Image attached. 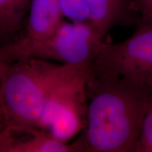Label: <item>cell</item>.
Returning <instances> with one entry per match:
<instances>
[{
  "label": "cell",
  "mask_w": 152,
  "mask_h": 152,
  "mask_svg": "<svg viewBox=\"0 0 152 152\" xmlns=\"http://www.w3.org/2000/svg\"><path fill=\"white\" fill-rule=\"evenodd\" d=\"M86 87V125L73 142L78 152H135L152 92L91 68Z\"/></svg>",
  "instance_id": "obj_1"
},
{
  "label": "cell",
  "mask_w": 152,
  "mask_h": 152,
  "mask_svg": "<svg viewBox=\"0 0 152 152\" xmlns=\"http://www.w3.org/2000/svg\"><path fill=\"white\" fill-rule=\"evenodd\" d=\"M61 65L34 58L9 61L0 89L7 125L39 127L47 92Z\"/></svg>",
  "instance_id": "obj_2"
},
{
  "label": "cell",
  "mask_w": 152,
  "mask_h": 152,
  "mask_svg": "<svg viewBox=\"0 0 152 152\" xmlns=\"http://www.w3.org/2000/svg\"><path fill=\"white\" fill-rule=\"evenodd\" d=\"M91 66L61 64L47 92L39 127L68 143L87 122V81Z\"/></svg>",
  "instance_id": "obj_3"
},
{
  "label": "cell",
  "mask_w": 152,
  "mask_h": 152,
  "mask_svg": "<svg viewBox=\"0 0 152 152\" xmlns=\"http://www.w3.org/2000/svg\"><path fill=\"white\" fill-rule=\"evenodd\" d=\"M105 39L89 21L64 20L52 35L42 41L24 42L17 39L0 46L9 61L34 58L75 66H91Z\"/></svg>",
  "instance_id": "obj_4"
},
{
  "label": "cell",
  "mask_w": 152,
  "mask_h": 152,
  "mask_svg": "<svg viewBox=\"0 0 152 152\" xmlns=\"http://www.w3.org/2000/svg\"><path fill=\"white\" fill-rule=\"evenodd\" d=\"M91 70L127 80L152 92V22L140 21L132 35L121 42H104Z\"/></svg>",
  "instance_id": "obj_5"
},
{
  "label": "cell",
  "mask_w": 152,
  "mask_h": 152,
  "mask_svg": "<svg viewBox=\"0 0 152 152\" xmlns=\"http://www.w3.org/2000/svg\"><path fill=\"white\" fill-rule=\"evenodd\" d=\"M0 152H78L39 127L7 125L0 133Z\"/></svg>",
  "instance_id": "obj_6"
},
{
  "label": "cell",
  "mask_w": 152,
  "mask_h": 152,
  "mask_svg": "<svg viewBox=\"0 0 152 152\" xmlns=\"http://www.w3.org/2000/svg\"><path fill=\"white\" fill-rule=\"evenodd\" d=\"M134 0H87L89 22L104 39L114 28L131 27L140 21L134 8Z\"/></svg>",
  "instance_id": "obj_7"
},
{
  "label": "cell",
  "mask_w": 152,
  "mask_h": 152,
  "mask_svg": "<svg viewBox=\"0 0 152 152\" xmlns=\"http://www.w3.org/2000/svg\"><path fill=\"white\" fill-rule=\"evenodd\" d=\"M59 0H30L25 33L19 40L42 41L52 35L64 20Z\"/></svg>",
  "instance_id": "obj_8"
},
{
  "label": "cell",
  "mask_w": 152,
  "mask_h": 152,
  "mask_svg": "<svg viewBox=\"0 0 152 152\" xmlns=\"http://www.w3.org/2000/svg\"><path fill=\"white\" fill-rule=\"evenodd\" d=\"M30 0H0V41L25 27Z\"/></svg>",
  "instance_id": "obj_9"
},
{
  "label": "cell",
  "mask_w": 152,
  "mask_h": 152,
  "mask_svg": "<svg viewBox=\"0 0 152 152\" xmlns=\"http://www.w3.org/2000/svg\"><path fill=\"white\" fill-rule=\"evenodd\" d=\"M64 18L75 22L89 21L87 0H59Z\"/></svg>",
  "instance_id": "obj_10"
},
{
  "label": "cell",
  "mask_w": 152,
  "mask_h": 152,
  "mask_svg": "<svg viewBox=\"0 0 152 152\" xmlns=\"http://www.w3.org/2000/svg\"><path fill=\"white\" fill-rule=\"evenodd\" d=\"M135 152H152V100L144 115Z\"/></svg>",
  "instance_id": "obj_11"
},
{
  "label": "cell",
  "mask_w": 152,
  "mask_h": 152,
  "mask_svg": "<svg viewBox=\"0 0 152 152\" xmlns=\"http://www.w3.org/2000/svg\"><path fill=\"white\" fill-rule=\"evenodd\" d=\"M134 8L140 16V21L152 22V0H134Z\"/></svg>",
  "instance_id": "obj_12"
},
{
  "label": "cell",
  "mask_w": 152,
  "mask_h": 152,
  "mask_svg": "<svg viewBox=\"0 0 152 152\" xmlns=\"http://www.w3.org/2000/svg\"><path fill=\"white\" fill-rule=\"evenodd\" d=\"M9 63V61L7 59V57L5 56L4 54L0 52V89H1V82H2V78L4 73L5 69L7 68V65Z\"/></svg>",
  "instance_id": "obj_13"
},
{
  "label": "cell",
  "mask_w": 152,
  "mask_h": 152,
  "mask_svg": "<svg viewBox=\"0 0 152 152\" xmlns=\"http://www.w3.org/2000/svg\"><path fill=\"white\" fill-rule=\"evenodd\" d=\"M6 126H7V124H6L4 117L1 106H0V133L2 132V130L5 128Z\"/></svg>",
  "instance_id": "obj_14"
}]
</instances>
